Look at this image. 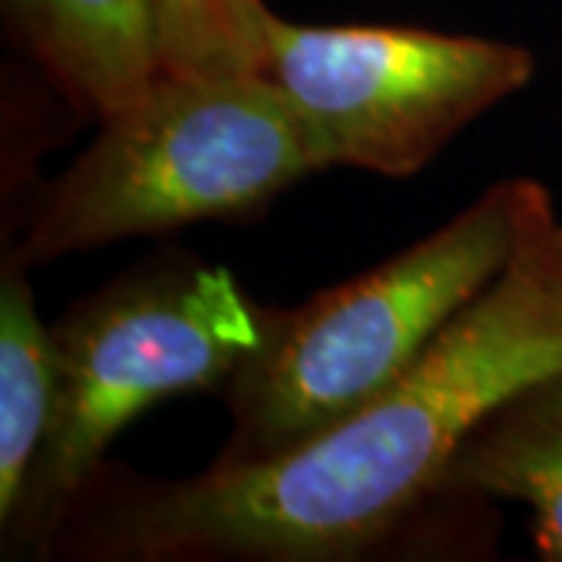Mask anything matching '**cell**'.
Wrapping results in <instances>:
<instances>
[{
	"mask_svg": "<svg viewBox=\"0 0 562 562\" xmlns=\"http://www.w3.org/2000/svg\"><path fill=\"white\" fill-rule=\"evenodd\" d=\"M516 501L541 560L562 562V372L497 403L447 462L435 501Z\"/></svg>",
	"mask_w": 562,
	"mask_h": 562,
	"instance_id": "cell-7",
	"label": "cell"
},
{
	"mask_svg": "<svg viewBox=\"0 0 562 562\" xmlns=\"http://www.w3.org/2000/svg\"><path fill=\"white\" fill-rule=\"evenodd\" d=\"M262 76L294 103L325 169L409 179L469 122L522 91L535 79V57L475 35L301 25L272 13Z\"/></svg>",
	"mask_w": 562,
	"mask_h": 562,
	"instance_id": "cell-5",
	"label": "cell"
},
{
	"mask_svg": "<svg viewBox=\"0 0 562 562\" xmlns=\"http://www.w3.org/2000/svg\"><path fill=\"white\" fill-rule=\"evenodd\" d=\"M553 372H562V220L553 194L528 179L501 276L403 375L281 453L140 487L103 522L98 550L116 560L360 557L435 501L447 462L497 403Z\"/></svg>",
	"mask_w": 562,
	"mask_h": 562,
	"instance_id": "cell-1",
	"label": "cell"
},
{
	"mask_svg": "<svg viewBox=\"0 0 562 562\" xmlns=\"http://www.w3.org/2000/svg\"><path fill=\"white\" fill-rule=\"evenodd\" d=\"M29 266L10 260L0 279V525L16 522L57 413L54 328L38 316Z\"/></svg>",
	"mask_w": 562,
	"mask_h": 562,
	"instance_id": "cell-8",
	"label": "cell"
},
{
	"mask_svg": "<svg viewBox=\"0 0 562 562\" xmlns=\"http://www.w3.org/2000/svg\"><path fill=\"white\" fill-rule=\"evenodd\" d=\"M279 310H266L225 266L169 262L103 288L54 325L57 413L13 531L44 547L66 522L106 447L144 409L228 391L260 353Z\"/></svg>",
	"mask_w": 562,
	"mask_h": 562,
	"instance_id": "cell-4",
	"label": "cell"
},
{
	"mask_svg": "<svg viewBox=\"0 0 562 562\" xmlns=\"http://www.w3.org/2000/svg\"><path fill=\"white\" fill-rule=\"evenodd\" d=\"M325 172L301 113L262 72H162L35 203L10 254L22 266L103 244L241 220Z\"/></svg>",
	"mask_w": 562,
	"mask_h": 562,
	"instance_id": "cell-2",
	"label": "cell"
},
{
	"mask_svg": "<svg viewBox=\"0 0 562 562\" xmlns=\"http://www.w3.org/2000/svg\"><path fill=\"white\" fill-rule=\"evenodd\" d=\"M162 72H262L272 10L262 0H157Z\"/></svg>",
	"mask_w": 562,
	"mask_h": 562,
	"instance_id": "cell-9",
	"label": "cell"
},
{
	"mask_svg": "<svg viewBox=\"0 0 562 562\" xmlns=\"http://www.w3.org/2000/svg\"><path fill=\"white\" fill-rule=\"evenodd\" d=\"M528 179L491 184L403 254L301 306L228 384L232 435L216 462L281 453L341 422L403 375L509 260Z\"/></svg>",
	"mask_w": 562,
	"mask_h": 562,
	"instance_id": "cell-3",
	"label": "cell"
},
{
	"mask_svg": "<svg viewBox=\"0 0 562 562\" xmlns=\"http://www.w3.org/2000/svg\"><path fill=\"white\" fill-rule=\"evenodd\" d=\"M3 16L81 116L110 120L162 76L157 0H3Z\"/></svg>",
	"mask_w": 562,
	"mask_h": 562,
	"instance_id": "cell-6",
	"label": "cell"
}]
</instances>
